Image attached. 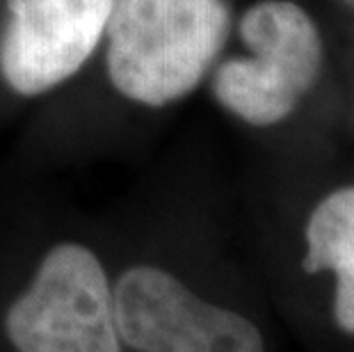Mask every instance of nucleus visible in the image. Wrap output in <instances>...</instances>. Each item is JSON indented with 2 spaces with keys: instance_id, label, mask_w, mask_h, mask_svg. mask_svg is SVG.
I'll list each match as a JSON object with an SVG mask.
<instances>
[{
  "instance_id": "f257e3e1",
  "label": "nucleus",
  "mask_w": 354,
  "mask_h": 352,
  "mask_svg": "<svg viewBox=\"0 0 354 352\" xmlns=\"http://www.w3.org/2000/svg\"><path fill=\"white\" fill-rule=\"evenodd\" d=\"M108 73L119 94L145 106L190 94L229 35L224 0H115Z\"/></svg>"
},
{
  "instance_id": "f03ea898",
  "label": "nucleus",
  "mask_w": 354,
  "mask_h": 352,
  "mask_svg": "<svg viewBox=\"0 0 354 352\" xmlns=\"http://www.w3.org/2000/svg\"><path fill=\"white\" fill-rule=\"evenodd\" d=\"M5 332L19 352H122L99 257L78 243L53 247L7 311Z\"/></svg>"
},
{
  "instance_id": "7ed1b4c3",
  "label": "nucleus",
  "mask_w": 354,
  "mask_h": 352,
  "mask_svg": "<svg viewBox=\"0 0 354 352\" xmlns=\"http://www.w3.org/2000/svg\"><path fill=\"white\" fill-rule=\"evenodd\" d=\"M240 37L250 59H229L213 94L247 124L270 126L297 108L322 64V41L308 14L288 0H263L245 12Z\"/></svg>"
},
{
  "instance_id": "20e7f679",
  "label": "nucleus",
  "mask_w": 354,
  "mask_h": 352,
  "mask_svg": "<svg viewBox=\"0 0 354 352\" xmlns=\"http://www.w3.org/2000/svg\"><path fill=\"white\" fill-rule=\"evenodd\" d=\"M112 302L119 336L138 352H266L250 318L203 299L162 268L126 270Z\"/></svg>"
},
{
  "instance_id": "39448f33",
  "label": "nucleus",
  "mask_w": 354,
  "mask_h": 352,
  "mask_svg": "<svg viewBox=\"0 0 354 352\" xmlns=\"http://www.w3.org/2000/svg\"><path fill=\"white\" fill-rule=\"evenodd\" d=\"M115 0H10L0 71L17 94L39 96L71 78L99 46Z\"/></svg>"
},
{
  "instance_id": "423d86ee",
  "label": "nucleus",
  "mask_w": 354,
  "mask_h": 352,
  "mask_svg": "<svg viewBox=\"0 0 354 352\" xmlns=\"http://www.w3.org/2000/svg\"><path fill=\"white\" fill-rule=\"evenodd\" d=\"M304 270L334 275V320L354 336V185L327 194L308 215Z\"/></svg>"
},
{
  "instance_id": "0eeeda50",
  "label": "nucleus",
  "mask_w": 354,
  "mask_h": 352,
  "mask_svg": "<svg viewBox=\"0 0 354 352\" xmlns=\"http://www.w3.org/2000/svg\"><path fill=\"white\" fill-rule=\"evenodd\" d=\"M350 3H354V0H350Z\"/></svg>"
}]
</instances>
